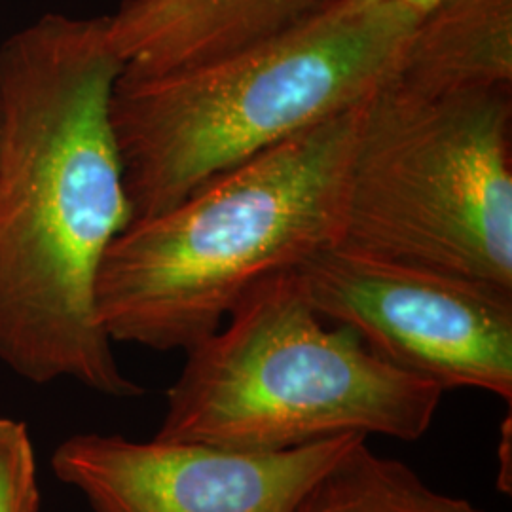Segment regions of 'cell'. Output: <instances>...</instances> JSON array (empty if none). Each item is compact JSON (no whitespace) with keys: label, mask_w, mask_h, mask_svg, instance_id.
<instances>
[{"label":"cell","mask_w":512,"mask_h":512,"mask_svg":"<svg viewBox=\"0 0 512 512\" xmlns=\"http://www.w3.org/2000/svg\"><path fill=\"white\" fill-rule=\"evenodd\" d=\"M122 63L105 18L48 14L0 46V363L129 399L97 279L133 220L110 118Z\"/></svg>","instance_id":"cell-1"},{"label":"cell","mask_w":512,"mask_h":512,"mask_svg":"<svg viewBox=\"0 0 512 512\" xmlns=\"http://www.w3.org/2000/svg\"><path fill=\"white\" fill-rule=\"evenodd\" d=\"M420 18L399 2L325 0L274 35L211 61L120 73L110 118L133 220L363 105L397 73Z\"/></svg>","instance_id":"cell-2"},{"label":"cell","mask_w":512,"mask_h":512,"mask_svg":"<svg viewBox=\"0 0 512 512\" xmlns=\"http://www.w3.org/2000/svg\"><path fill=\"white\" fill-rule=\"evenodd\" d=\"M365 105L133 220L97 279V313L112 344L186 353L215 334L256 283L340 243Z\"/></svg>","instance_id":"cell-3"},{"label":"cell","mask_w":512,"mask_h":512,"mask_svg":"<svg viewBox=\"0 0 512 512\" xmlns=\"http://www.w3.org/2000/svg\"><path fill=\"white\" fill-rule=\"evenodd\" d=\"M444 389L389 365L311 308L294 270L256 283L167 391L154 437L285 452L357 435L414 442Z\"/></svg>","instance_id":"cell-4"},{"label":"cell","mask_w":512,"mask_h":512,"mask_svg":"<svg viewBox=\"0 0 512 512\" xmlns=\"http://www.w3.org/2000/svg\"><path fill=\"white\" fill-rule=\"evenodd\" d=\"M512 92L366 101L344 236L366 253L512 291Z\"/></svg>","instance_id":"cell-5"},{"label":"cell","mask_w":512,"mask_h":512,"mask_svg":"<svg viewBox=\"0 0 512 512\" xmlns=\"http://www.w3.org/2000/svg\"><path fill=\"white\" fill-rule=\"evenodd\" d=\"M294 274L325 321L444 391L512 401V291L334 243Z\"/></svg>","instance_id":"cell-6"},{"label":"cell","mask_w":512,"mask_h":512,"mask_svg":"<svg viewBox=\"0 0 512 512\" xmlns=\"http://www.w3.org/2000/svg\"><path fill=\"white\" fill-rule=\"evenodd\" d=\"M363 440L346 435L262 454L82 433L57 446L52 469L92 512H294Z\"/></svg>","instance_id":"cell-7"},{"label":"cell","mask_w":512,"mask_h":512,"mask_svg":"<svg viewBox=\"0 0 512 512\" xmlns=\"http://www.w3.org/2000/svg\"><path fill=\"white\" fill-rule=\"evenodd\" d=\"M325 0H124L107 16L122 74L192 67L270 37Z\"/></svg>","instance_id":"cell-8"},{"label":"cell","mask_w":512,"mask_h":512,"mask_svg":"<svg viewBox=\"0 0 512 512\" xmlns=\"http://www.w3.org/2000/svg\"><path fill=\"white\" fill-rule=\"evenodd\" d=\"M387 86L427 99L512 92V0H442L421 16Z\"/></svg>","instance_id":"cell-9"},{"label":"cell","mask_w":512,"mask_h":512,"mask_svg":"<svg viewBox=\"0 0 512 512\" xmlns=\"http://www.w3.org/2000/svg\"><path fill=\"white\" fill-rule=\"evenodd\" d=\"M294 512H484L467 499L431 488L403 461L359 442L332 467Z\"/></svg>","instance_id":"cell-10"},{"label":"cell","mask_w":512,"mask_h":512,"mask_svg":"<svg viewBox=\"0 0 512 512\" xmlns=\"http://www.w3.org/2000/svg\"><path fill=\"white\" fill-rule=\"evenodd\" d=\"M40 511L37 454L21 421L0 418V512Z\"/></svg>","instance_id":"cell-11"},{"label":"cell","mask_w":512,"mask_h":512,"mask_svg":"<svg viewBox=\"0 0 512 512\" xmlns=\"http://www.w3.org/2000/svg\"><path fill=\"white\" fill-rule=\"evenodd\" d=\"M376 2H399V4H404V6L420 12L421 16H423L429 10H433L442 0H376Z\"/></svg>","instance_id":"cell-12"}]
</instances>
